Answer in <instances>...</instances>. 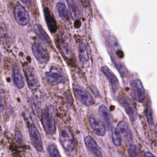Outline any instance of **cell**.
I'll list each match as a JSON object with an SVG mask.
<instances>
[{
    "instance_id": "cell-1",
    "label": "cell",
    "mask_w": 157,
    "mask_h": 157,
    "mask_svg": "<svg viewBox=\"0 0 157 157\" xmlns=\"http://www.w3.org/2000/svg\"><path fill=\"white\" fill-rule=\"evenodd\" d=\"M41 121L45 132L50 135L56 133V127L54 115V107L52 105L45 108L41 113Z\"/></svg>"
},
{
    "instance_id": "cell-2",
    "label": "cell",
    "mask_w": 157,
    "mask_h": 157,
    "mask_svg": "<svg viewBox=\"0 0 157 157\" xmlns=\"http://www.w3.org/2000/svg\"><path fill=\"white\" fill-rule=\"evenodd\" d=\"M25 121L26 122L29 137L34 147L38 151H42L43 150L42 141L38 129L30 117L25 116Z\"/></svg>"
},
{
    "instance_id": "cell-3",
    "label": "cell",
    "mask_w": 157,
    "mask_h": 157,
    "mask_svg": "<svg viewBox=\"0 0 157 157\" xmlns=\"http://www.w3.org/2000/svg\"><path fill=\"white\" fill-rule=\"evenodd\" d=\"M46 79L50 85H56L66 82V77L63 69L58 66H52L45 73Z\"/></svg>"
},
{
    "instance_id": "cell-4",
    "label": "cell",
    "mask_w": 157,
    "mask_h": 157,
    "mask_svg": "<svg viewBox=\"0 0 157 157\" xmlns=\"http://www.w3.org/2000/svg\"><path fill=\"white\" fill-rule=\"evenodd\" d=\"M59 140L60 144L65 150L67 151H72L74 150V139L69 128L64 127L60 131Z\"/></svg>"
},
{
    "instance_id": "cell-5",
    "label": "cell",
    "mask_w": 157,
    "mask_h": 157,
    "mask_svg": "<svg viewBox=\"0 0 157 157\" xmlns=\"http://www.w3.org/2000/svg\"><path fill=\"white\" fill-rule=\"evenodd\" d=\"M75 98L83 105L90 106L93 104L94 99L90 93L80 85H75L73 88Z\"/></svg>"
},
{
    "instance_id": "cell-6",
    "label": "cell",
    "mask_w": 157,
    "mask_h": 157,
    "mask_svg": "<svg viewBox=\"0 0 157 157\" xmlns=\"http://www.w3.org/2000/svg\"><path fill=\"white\" fill-rule=\"evenodd\" d=\"M23 71L28 87L33 91L37 90L39 87V82L34 69L30 66L23 67Z\"/></svg>"
},
{
    "instance_id": "cell-7",
    "label": "cell",
    "mask_w": 157,
    "mask_h": 157,
    "mask_svg": "<svg viewBox=\"0 0 157 157\" xmlns=\"http://www.w3.org/2000/svg\"><path fill=\"white\" fill-rule=\"evenodd\" d=\"M13 15L15 21L21 26H25L29 22V15L25 7L21 5L18 4L14 7Z\"/></svg>"
},
{
    "instance_id": "cell-8",
    "label": "cell",
    "mask_w": 157,
    "mask_h": 157,
    "mask_svg": "<svg viewBox=\"0 0 157 157\" xmlns=\"http://www.w3.org/2000/svg\"><path fill=\"white\" fill-rule=\"evenodd\" d=\"M32 52L34 56L39 63L45 64L48 61L49 55L40 44L34 43L32 45Z\"/></svg>"
},
{
    "instance_id": "cell-9",
    "label": "cell",
    "mask_w": 157,
    "mask_h": 157,
    "mask_svg": "<svg viewBox=\"0 0 157 157\" xmlns=\"http://www.w3.org/2000/svg\"><path fill=\"white\" fill-rule=\"evenodd\" d=\"M120 104L124 109L125 112L128 115L131 121H135L137 118V112L136 109L130 100L125 96H122L120 98Z\"/></svg>"
},
{
    "instance_id": "cell-10",
    "label": "cell",
    "mask_w": 157,
    "mask_h": 157,
    "mask_svg": "<svg viewBox=\"0 0 157 157\" xmlns=\"http://www.w3.org/2000/svg\"><path fill=\"white\" fill-rule=\"evenodd\" d=\"M131 90L134 97L139 102H142L145 99V89L139 79H134L131 82Z\"/></svg>"
},
{
    "instance_id": "cell-11",
    "label": "cell",
    "mask_w": 157,
    "mask_h": 157,
    "mask_svg": "<svg viewBox=\"0 0 157 157\" xmlns=\"http://www.w3.org/2000/svg\"><path fill=\"white\" fill-rule=\"evenodd\" d=\"M89 123L94 132L99 136H104L106 132V129L103 123L95 116L91 115L89 118Z\"/></svg>"
},
{
    "instance_id": "cell-12",
    "label": "cell",
    "mask_w": 157,
    "mask_h": 157,
    "mask_svg": "<svg viewBox=\"0 0 157 157\" xmlns=\"http://www.w3.org/2000/svg\"><path fill=\"white\" fill-rule=\"evenodd\" d=\"M117 129L121 135V138L126 142H130L132 140V134L131 131L126 121H120L117 126Z\"/></svg>"
},
{
    "instance_id": "cell-13",
    "label": "cell",
    "mask_w": 157,
    "mask_h": 157,
    "mask_svg": "<svg viewBox=\"0 0 157 157\" xmlns=\"http://www.w3.org/2000/svg\"><path fill=\"white\" fill-rule=\"evenodd\" d=\"M84 142L86 147L95 157H102V152L99 147L91 136H86L84 139Z\"/></svg>"
},
{
    "instance_id": "cell-14",
    "label": "cell",
    "mask_w": 157,
    "mask_h": 157,
    "mask_svg": "<svg viewBox=\"0 0 157 157\" xmlns=\"http://www.w3.org/2000/svg\"><path fill=\"white\" fill-rule=\"evenodd\" d=\"M102 72L106 76L109 81V83L114 91H116L119 88V82L114 73L107 66H102L101 67Z\"/></svg>"
},
{
    "instance_id": "cell-15",
    "label": "cell",
    "mask_w": 157,
    "mask_h": 157,
    "mask_svg": "<svg viewBox=\"0 0 157 157\" xmlns=\"http://www.w3.org/2000/svg\"><path fill=\"white\" fill-rule=\"evenodd\" d=\"M69 13L72 20L78 19L82 15V11L78 0H66Z\"/></svg>"
},
{
    "instance_id": "cell-16",
    "label": "cell",
    "mask_w": 157,
    "mask_h": 157,
    "mask_svg": "<svg viewBox=\"0 0 157 157\" xmlns=\"http://www.w3.org/2000/svg\"><path fill=\"white\" fill-rule=\"evenodd\" d=\"M44 13L45 20L48 29L51 33H55L57 29V25L55 17L48 7H45L44 9Z\"/></svg>"
},
{
    "instance_id": "cell-17",
    "label": "cell",
    "mask_w": 157,
    "mask_h": 157,
    "mask_svg": "<svg viewBox=\"0 0 157 157\" xmlns=\"http://www.w3.org/2000/svg\"><path fill=\"white\" fill-rule=\"evenodd\" d=\"M12 75L15 86L18 89H21L25 85L24 80L20 68L16 65L13 66Z\"/></svg>"
},
{
    "instance_id": "cell-18",
    "label": "cell",
    "mask_w": 157,
    "mask_h": 157,
    "mask_svg": "<svg viewBox=\"0 0 157 157\" xmlns=\"http://www.w3.org/2000/svg\"><path fill=\"white\" fill-rule=\"evenodd\" d=\"M98 112L105 124L109 128L111 127L113 123V117L109 109L104 105H101L98 108Z\"/></svg>"
},
{
    "instance_id": "cell-19",
    "label": "cell",
    "mask_w": 157,
    "mask_h": 157,
    "mask_svg": "<svg viewBox=\"0 0 157 157\" xmlns=\"http://www.w3.org/2000/svg\"><path fill=\"white\" fill-rule=\"evenodd\" d=\"M61 49L64 55L70 58L72 56V48L70 39L67 37H63L60 42Z\"/></svg>"
},
{
    "instance_id": "cell-20",
    "label": "cell",
    "mask_w": 157,
    "mask_h": 157,
    "mask_svg": "<svg viewBox=\"0 0 157 157\" xmlns=\"http://www.w3.org/2000/svg\"><path fill=\"white\" fill-rule=\"evenodd\" d=\"M34 30L36 35L43 43L47 45H49L51 43V40L49 36H48V34L44 29L42 26H40L39 24L35 25L34 26Z\"/></svg>"
},
{
    "instance_id": "cell-21",
    "label": "cell",
    "mask_w": 157,
    "mask_h": 157,
    "mask_svg": "<svg viewBox=\"0 0 157 157\" xmlns=\"http://www.w3.org/2000/svg\"><path fill=\"white\" fill-rule=\"evenodd\" d=\"M78 54L80 61L82 63H85L88 61V53L85 44L83 42H80L78 46Z\"/></svg>"
},
{
    "instance_id": "cell-22",
    "label": "cell",
    "mask_w": 157,
    "mask_h": 157,
    "mask_svg": "<svg viewBox=\"0 0 157 157\" xmlns=\"http://www.w3.org/2000/svg\"><path fill=\"white\" fill-rule=\"evenodd\" d=\"M56 9L59 17L65 21L69 20V13L65 4L63 2H58L56 5Z\"/></svg>"
},
{
    "instance_id": "cell-23",
    "label": "cell",
    "mask_w": 157,
    "mask_h": 157,
    "mask_svg": "<svg viewBox=\"0 0 157 157\" xmlns=\"http://www.w3.org/2000/svg\"><path fill=\"white\" fill-rule=\"evenodd\" d=\"M128 157H142L140 148L134 144L129 145L128 150Z\"/></svg>"
},
{
    "instance_id": "cell-24",
    "label": "cell",
    "mask_w": 157,
    "mask_h": 157,
    "mask_svg": "<svg viewBox=\"0 0 157 157\" xmlns=\"http://www.w3.org/2000/svg\"><path fill=\"white\" fill-rule=\"evenodd\" d=\"M112 140L115 146L118 147L121 145V137L117 128H112Z\"/></svg>"
},
{
    "instance_id": "cell-25",
    "label": "cell",
    "mask_w": 157,
    "mask_h": 157,
    "mask_svg": "<svg viewBox=\"0 0 157 157\" xmlns=\"http://www.w3.org/2000/svg\"><path fill=\"white\" fill-rule=\"evenodd\" d=\"M146 117L148 123L153 125V110L151 105V102L149 101L147 104L146 107Z\"/></svg>"
},
{
    "instance_id": "cell-26",
    "label": "cell",
    "mask_w": 157,
    "mask_h": 157,
    "mask_svg": "<svg viewBox=\"0 0 157 157\" xmlns=\"http://www.w3.org/2000/svg\"><path fill=\"white\" fill-rule=\"evenodd\" d=\"M47 150L50 157H61L58 148L54 144L50 145L48 147Z\"/></svg>"
},
{
    "instance_id": "cell-27",
    "label": "cell",
    "mask_w": 157,
    "mask_h": 157,
    "mask_svg": "<svg viewBox=\"0 0 157 157\" xmlns=\"http://www.w3.org/2000/svg\"><path fill=\"white\" fill-rule=\"evenodd\" d=\"M15 139H16L17 142L18 144H21L23 142V137H22V135H21V134L20 131H17L15 132Z\"/></svg>"
},
{
    "instance_id": "cell-28",
    "label": "cell",
    "mask_w": 157,
    "mask_h": 157,
    "mask_svg": "<svg viewBox=\"0 0 157 157\" xmlns=\"http://www.w3.org/2000/svg\"><path fill=\"white\" fill-rule=\"evenodd\" d=\"M80 1L85 7H87L90 5V0H80Z\"/></svg>"
},
{
    "instance_id": "cell-29",
    "label": "cell",
    "mask_w": 157,
    "mask_h": 157,
    "mask_svg": "<svg viewBox=\"0 0 157 157\" xmlns=\"http://www.w3.org/2000/svg\"><path fill=\"white\" fill-rule=\"evenodd\" d=\"M20 1L26 6H30L32 3V0H20Z\"/></svg>"
},
{
    "instance_id": "cell-30",
    "label": "cell",
    "mask_w": 157,
    "mask_h": 157,
    "mask_svg": "<svg viewBox=\"0 0 157 157\" xmlns=\"http://www.w3.org/2000/svg\"><path fill=\"white\" fill-rule=\"evenodd\" d=\"M144 157H155V156L149 151H147L144 154Z\"/></svg>"
},
{
    "instance_id": "cell-31",
    "label": "cell",
    "mask_w": 157,
    "mask_h": 157,
    "mask_svg": "<svg viewBox=\"0 0 157 157\" xmlns=\"http://www.w3.org/2000/svg\"><path fill=\"white\" fill-rule=\"evenodd\" d=\"M2 127L1 126V124H0V137L2 136Z\"/></svg>"
}]
</instances>
